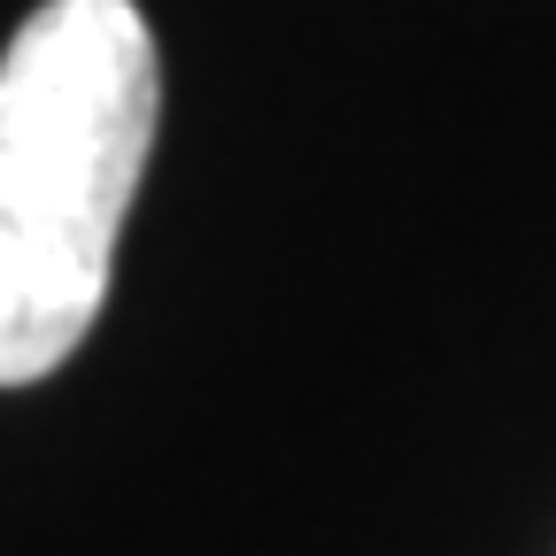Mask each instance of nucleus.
Segmentation results:
<instances>
[{"label":"nucleus","instance_id":"f257e3e1","mask_svg":"<svg viewBox=\"0 0 556 556\" xmlns=\"http://www.w3.org/2000/svg\"><path fill=\"white\" fill-rule=\"evenodd\" d=\"M163 124L131 0H39L0 54V387H39L93 332L116 232Z\"/></svg>","mask_w":556,"mask_h":556}]
</instances>
